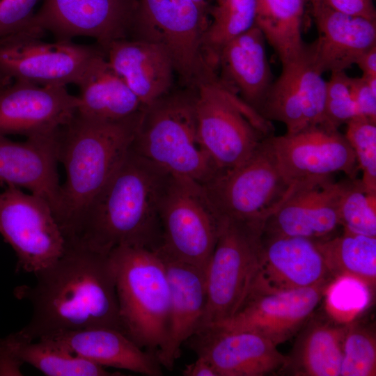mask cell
Wrapping results in <instances>:
<instances>
[{
    "label": "cell",
    "instance_id": "cell-1",
    "mask_svg": "<svg viewBox=\"0 0 376 376\" xmlns=\"http://www.w3.org/2000/svg\"><path fill=\"white\" fill-rule=\"evenodd\" d=\"M34 275V285L17 290L32 306L30 321L16 332L22 338L99 327L123 332L110 253L66 242L63 254Z\"/></svg>",
    "mask_w": 376,
    "mask_h": 376
},
{
    "label": "cell",
    "instance_id": "cell-2",
    "mask_svg": "<svg viewBox=\"0 0 376 376\" xmlns=\"http://www.w3.org/2000/svg\"><path fill=\"white\" fill-rule=\"evenodd\" d=\"M171 175L130 147L67 242L107 254L123 246L159 249V210Z\"/></svg>",
    "mask_w": 376,
    "mask_h": 376
},
{
    "label": "cell",
    "instance_id": "cell-3",
    "mask_svg": "<svg viewBox=\"0 0 376 376\" xmlns=\"http://www.w3.org/2000/svg\"><path fill=\"white\" fill-rule=\"evenodd\" d=\"M142 111L116 121L92 119L76 113L59 130L57 155L65 168L66 180L61 185L56 221L66 241L72 239L88 205L130 150Z\"/></svg>",
    "mask_w": 376,
    "mask_h": 376
},
{
    "label": "cell",
    "instance_id": "cell-4",
    "mask_svg": "<svg viewBox=\"0 0 376 376\" xmlns=\"http://www.w3.org/2000/svg\"><path fill=\"white\" fill-rule=\"evenodd\" d=\"M194 102L188 88L145 107L131 147L169 174L205 185L219 172L199 141Z\"/></svg>",
    "mask_w": 376,
    "mask_h": 376
},
{
    "label": "cell",
    "instance_id": "cell-5",
    "mask_svg": "<svg viewBox=\"0 0 376 376\" xmlns=\"http://www.w3.org/2000/svg\"><path fill=\"white\" fill-rule=\"evenodd\" d=\"M110 256L123 332L157 358L169 329L170 294L163 259L157 250L126 246L113 249Z\"/></svg>",
    "mask_w": 376,
    "mask_h": 376
},
{
    "label": "cell",
    "instance_id": "cell-6",
    "mask_svg": "<svg viewBox=\"0 0 376 376\" xmlns=\"http://www.w3.org/2000/svg\"><path fill=\"white\" fill-rule=\"evenodd\" d=\"M194 88L198 137L219 173L243 164L272 134L269 121L217 77L202 80Z\"/></svg>",
    "mask_w": 376,
    "mask_h": 376
},
{
    "label": "cell",
    "instance_id": "cell-7",
    "mask_svg": "<svg viewBox=\"0 0 376 376\" xmlns=\"http://www.w3.org/2000/svg\"><path fill=\"white\" fill-rule=\"evenodd\" d=\"M210 14L194 0H136L130 36L163 47L188 88L217 75L203 45Z\"/></svg>",
    "mask_w": 376,
    "mask_h": 376
},
{
    "label": "cell",
    "instance_id": "cell-8",
    "mask_svg": "<svg viewBox=\"0 0 376 376\" xmlns=\"http://www.w3.org/2000/svg\"><path fill=\"white\" fill-rule=\"evenodd\" d=\"M263 227V222L219 219L217 240L205 271L206 308L197 331L229 319L244 303L258 271Z\"/></svg>",
    "mask_w": 376,
    "mask_h": 376
},
{
    "label": "cell",
    "instance_id": "cell-9",
    "mask_svg": "<svg viewBox=\"0 0 376 376\" xmlns=\"http://www.w3.org/2000/svg\"><path fill=\"white\" fill-rule=\"evenodd\" d=\"M159 218L165 253L205 271L218 237L219 219L200 183L171 175Z\"/></svg>",
    "mask_w": 376,
    "mask_h": 376
},
{
    "label": "cell",
    "instance_id": "cell-10",
    "mask_svg": "<svg viewBox=\"0 0 376 376\" xmlns=\"http://www.w3.org/2000/svg\"><path fill=\"white\" fill-rule=\"evenodd\" d=\"M27 28L0 38V77L40 86L77 85L91 62L104 51L97 45L42 40Z\"/></svg>",
    "mask_w": 376,
    "mask_h": 376
},
{
    "label": "cell",
    "instance_id": "cell-11",
    "mask_svg": "<svg viewBox=\"0 0 376 376\" xmlns=\"http://www.w3.org/2000/svg\"><path fill=\"white\" fill-rule=\"evenodd\" d=\"M267 137L246 162L203 185L219 219L265 224L285 196L289 186Z\"/></svg>",
    "mask_w": 376,
    "mask_h": 376
},
{
    "label": "cell",
    "instance_id": "cell-12",
    "mask_svg": "<svg viewBox=\"0 0 376 376\" xmlns=\"http://www.w3.org/2000/svg\"><path fill=\"white\" fill-rule=\"evenodd\" d=\"M0 234L15 251L18 267L33 274L54 263L66 246L49 203L11 185L0 193Z\"/></svg>",
    "mask_w": 376,
    "mask_h": 376
},
{
    "label": "cell",
    "instance_id": "cell-13",
    "mask_svg": "<svg viewBox=\"0 0 376 376\" xmlns=\"http://www.w3.org/2000/svg\"><path fill=\"white\" fill-rule=\"evenodd\" d=\"M279 171L288 186L343 172L355 178L354 152L338 128L308 126L294 133L267 137Z\"/></svg>",
    "mask_w": 376,
    "mask_h": 376
},
{
    "label": "cell",
    "instance_id": "cell-14",
    "mask_svg": "<svg viewBox=\"0 0 376 376\" xmlns=\"http://www.w3.org/2000/svg\"><path fill=\"white\" fill-rule=\"evenodd\" d=\"M136 0H44L28 28L53 34L56 40L90 37L103 50L127 38Z\"/></svg>",
    "mask_w": 376,
    "mask_h": 376
},
{
    "label": "cell",
    "instance_id": "cell-15",
    "mask_svg": "<svg viewBox=\"0 0 376 376\" xmlns=\"http://www.w3.org/2000/svg\"><path fill=\"white\" fill-rule=\"evenodd\" d=\"M79 102L65 86L13 81L0 89V135L55 134L73 118Z\"/></svg>",
    "mask_w": 376,
    "mask_h": 376
},
{
    "label": "cell",
    "instance_id": "cell-16",
    "mask_svg": "<svg viewBox=\"0 0 376 376\" xmlns=\"http://www.w3.org/2000/svg\"><path fill=\"white\" fill-rule=\"evenodd\" d=\"M329 283L282 292H251L231 318L210 327L253 332L277 346L301 330Z\"/></svg>",
    "mask_w": 376,
    "mask_h": 376
},
{
    "label": "cell",
    "instance_id": "cell-17",
    "mask_svg": "<svg viewBox=\"0 0 376 376\" xmlns=\"http://www.w3.org/2000/svg\"><path fill=\"white\" fill-rule=\"evenodd\" d=\"M347 180L334 182L329 176L290 185L281 204L266 219L263 234L315 241L331 237L340 226L338 206Z\"/></svg>",
    "mask_w": 376,
    "mask_h": 376
},
{
    "label": "cell",
    "instance_id": "cell-18",
    "mask_svg": "<svg viewBox=\"0 0 376 376\" xmlns=\"http://www.w3.org/2000/svg\"><path fill=\"white\" fill-rule=\"evenodd\" d=\"M332 279L316 241L263 234L258 271L249 294L313 287Z\"/></svg>",
    "mask_w": 376,
    "mask_h": 376
},
{
    "label": "cell",
    "instance_id": "cell-19",
    "mask_svg": "<svg viewBox=\"0 0 376 376\" xmlns=\"http://www.w3.org/2000/svg\"><path fill=\"white\" fill-rule=\"evenodd\" d=\"M310 3L318 36L304 56L321 74L345 72L376 45V20L336 11L322 0Z\"/></svg>",
    "mask_w": 376,
    "mask_h": 376
},
{
    "label": "cell",
    "instance_id": "cell-20",
    "mask_svg": "<svg viewBox=\"0 0 376 376\" xmlns=\"http://www.w3.org/2000/svg\"><path fill=\"white\" fill-rule=\"evenodd\" d=\"M189 339L218 376H263L281 370L286 357L269 340L250 331L207 327Z\"/></svg>",
    "mask_w": 376,
    "mask_h": 376
},
{
    "label": "cell",
    "instance_id": "cell-21",
    "mask_svg": "<svg viewBox=\"0 0 376 376\" xmlns=\"http://www.w3.org/2000/svg\"><path fill=\"white\" fill-rule=\"evenodd\" d=\"M164 263L169 285V329L157 354L162 367L173 368L182 345L198 331L207 304L205 270L157 250Z\"/></svg>",
    "mask_w": 376,
    "mask_h": 376
},
{
    "label": "cell",
    "instance_id": "cell-22",
    "mask_svg": "<svg viewBox=\"0 0 376 376\" xmlns=\"http://www.w3.org/2000/svg\"><path fill=\"white\" fill-rule=\"evenodd\" d=\"M59 132V131H58ZM29 137L16 142L0 135V181L24 187L50 205L54 217L61 206L57 171V135Z\"/></svg>",
    "mask_w": 376,
    "mask_h": 376
},
{
    "label": "cell",
    "instance_id": "cell-23",
    "mask_svg": "<svg viewBox=\"0 0 376 376\" xmlns=\"http://www.w3.org/2000/svg\"><path fill=\"white\" fill-rule=\"evenodd\" d=\"M265 42L255 24L225 45L216 61L219 81L257 112L273 82Z\"/></svg>",
    "mask_w": 376,
    "mask_h": 376
},
{
    "label": "cell",
    "instance_id": "cell-24",
    "mask_svg": "<svg viewBox=\"0 0 376 376\" xmlns=\"http://www.w3.org/2000/svg\"><path fill=\"white\" fill-rule=\"evenodd\" d=\"M104 51L144 107L171 91L175 72L171 58L160 45L125 38L111 42Z\"/></svg>",
    "mask_w": 376,
    "mask_h": 376
},
{
    "label": "cell",
    "instance_id": "cell-25",
    "mask_svg": "<svg viewBox=\"0 0 376 376\" xmlns=\"http://www.w3.org/2000/svg\"><path fill=\"white\" fill-rule=\"evenodd\" d=\"M40 339L103 367L147 376L162 375L157 357L138 346L118 329L91 328L61 332Z\"/></svg>",
    "mask_w": 376,
    "mask_h": 376
},
{
    "label": "cell",
    "instance_id": "cell-26",
    "mask_svg": "<svg viewBox=\"0 0 376 376\" xmlns=\"http://www.w3.org/2000/svg\"><path fill=\"white\" fill-rule=\"evenodd\" d=\"M77 113L103 121H116L140 113L144 107L108 61L105 52L90 64L77 84Z\"/></svg>",
    "mask_w": 376,
    "mask_h": 376
},
{
    "label": "cell",
    "instance_id": "cell-27",
    "mask_svg": "<svg viewBox=\"0 0 376 376\" xmlns=\"http://www.w3.org/2000/svg\"><path fill=\"white\" fill-rule=\"evenodd\" d=\"M348 324L312 316L299 331L281 371L296 376H338Z\"/></svg>",
    "mask_w": 376,
    "mask_h": 376
},
{
    "label": "cell",
    "instance_id": "cell-28",
    "mask_svg": "<svg viewBox=\"0 0 376 376\" xmlns=\"http://www.w3.org/2000/svg\"><path fill=\"white\" fill-rule=\"evenodd\" d=\"M305 4L304 0H256L255 24L282 66L297 61L305 52L301 34Z\"/></svg>",
    "mask_w": 376,
    "mask_h": 376
},
{
    "label": "cell",
    "instance_id": "cell-29",
    "mask_svg": "<svg viewBox=\"0 0 376 376\" xmlns=\"http://www.w3.org/2000/svg\"><path fill=\"white\" fill-rule=\"evenodd\" d=\"M316 243L334 279L354 277L375 292L376 237L343 233Z\"/></svg>",
    "mask_w": 376,
    "mask_h": 376
},
{
    "label": "cell",
    "instance_id": "cell-30",
    "mask_svg": "<svg viewBox=\"0 0 376 376\" xmlns=\"http://www.w3.org/2000/svg\"><path fill=\"white\" fill-rule=\"evenodd\" d=\"M9 350L24 363H26L47 376L120 375L102 366L73 354L44 340H28L17 333L3 338Z\"/></svg>",
    "mask_w": 376,
    "mask_h": 376
},
{
    "label": "cell",
    "instance_id": "cell-31",
    "mask_svg": "<svg viewBox=\"0 0 376 376\" xmlns=\"http://www.w3.org/2000/svg\"><path fill=\"white\" fill-rule=\"evenodd\" d=\"M212 19L205 32L203 45L211 65L228 42L249 30L256 23V0H224L210 8Z\"/></svg>",
    "mask_w": 376,
    "mask_h": 376
},
{
    "label": "cell",
    "instance_id": "cell-32",
    "mask_svg": "<svg viewBox=\"0 0 376 376\" xmlns=\"http://www.w3.org/2000/svg\"><path fill=\"white\" fill-rule=\"evenodd\" d=\"M258 112L268 121L283 123L287 133L308 127L297 89L295 61L282 66L281 75L273 81Z\"/></svg>",
    "mask_w": 376,
    "mask_h": 376
},
{
    "label": "cell",
    "instance_id": "cell-33",
    "mask_svg": "<svg viewBox=\"0 0 376 376\" xmlns=\"http://www.w3.org/2000/svg\"><path fill=\"white\" fill-rule=\"evenodd\" d=\"M338 217L344 233L376 237V194L366 191L361 180L350 178L340 197Z\"/></svg>",
    "mask_w": 376,
    "mask_h": 376
},
{
    "label": "cell",
    "instance_id": "cell-34",
    "mask_svg": "<svg viewBox=\"0 0 376 376\" xmlns=\"http://www.w3.org/2000/svg\"><path fill=\"white\" fill-rule=\"evenodd\" d=\"M373 294L365 283L354 277L334 278L323 296L327 315L339 323L349 324L367 309Z\"/></svg>",
    "mask_w": 376,
    "mask_h": 376
},
{
    "label": "cell",
    "instance_id": "cell-35",
    "mask_svg": "<svg viewBox=\"0 0 376 376\" xmlns=\"http://www.w3.org/2000/svg\"><path fill=\"white\" fill-rule=\"evenodd\" d=\"M376 375L375 330L356 320L349 323L343 345L340 376Z\"/></svg>",
    "mask_w": 376,
    "mask_h": 376
},
{
    "label": "cell",
    "instance_id": "cell-36",
    "mask_svg": "<svg viewBox=\"0 0 376 376\" xmlns=\"http://www.w3.org/2000/svg\"><path fill=\"white\" fill-rule=\"evenodd\" d=\"M346 125L344 136L354 152L359 169L362 171L361 182L366 191L376 194V121L357 116Z\"/></svg>",
    "mask_w": 376,
    "mask_h": 376
},
{
    "label": "cell",
    "instance_id": "cell-37",
    "mask_svg": "<svg viewBox=\"0 0 376 376\" xmlns=\"http://www.w3.org/2000/svg\"><path fill=\"white\" fill-rule=\"evenodd\" d=\"M295 63L297 89L308 127L327 124L325 116L327 81L304 55Z\"/></svg>",
    "mask_w": 376,
    "mask_h": 376
},
{
    "label": "cell",
    "instance_id": "cell-38",
    "mask_svg": "<svg viewBox=\"0 0 376 376\" xmlns=\"http://www.w3.org/2000/svg\"><path fill=\"white\" fill-rule=\"evenodd\" d=\"M350 78L344 71L336 72L331 73L329 80L327 81L326 120L336 128L358 116L350 91Z\"/></svg>",
    "mask_w": 376,
    "mask_h": 376
},
{
    "label": "cell",
    "instance_id": "cell-39",
    "mask_svg": "<svg viewBox=\"0 0 376 376\" xmlns=\"http://www.w3.org/2000/svg\"><path fill=\"white\" fill-rule=\"evenodd\" d=\"M38 0H0V38L27 29Z\"/></svg>",
    "mask_w": 376,
    "mask_h": 376
},
{
    "label": "cell",
    "instance_id": "cell-40",
    "mask_svg": "<svg viewBox=\"0 0 376 376\" xmlns=\"http://www.w3.org/2000/svg\"><path fill=\"white\" fill-rule=\"evenodd\" d=\"M350 86L358 116L376 121V92L370 88L363 76L350 77Z\"/></svg>",
    "mask_w": 376,
    "mask_h": 376
},
{
    "label": "cell",
    "instance_id": "cell-41",
    "mask_svg": "<svg viewBox=\"0 0 376 376\" xmlns=\"http://www.w3.org/2000/svg\"><path fill=\"white\" fill-rule=\"evenodd\" d=\"M331 9L349 15L376 20L373 0H322Z\"/></svg>",
    "mask_w": 376,
    "mask_h": 376
},
{
    "label": "cell",
    "instance_id": "cell-42",
    "mask_svg": "<svg viewBox=\"0 0 376 376\" xmlns=\"http://www.w3.org/2000/svg\"><path fill=\"white\" fill-rule=\"evenodd\" d=\"M24 363L19 359L0 338V375H22Z\"/></svg>",
    "mask_w": 376,
    "mask_h": 376
},
{
    "label": "cell",
    "instance_id": "cell-43",
    "mask_svg": "<svg viewBox=\"0 0 376 376\" xmlns=\"http://www.w3.org/2000/svg\"><path fill=\"white\" fill-rule=\"evenodd\" d=\"M185 376H218L212 364L202 356H198L196 360L187 365L182 371Z\"/></svg>",
    "mask_w": 376,
    "mask_h": 376
},
{
    "label": "cell",
    "instance_id": "cell-44",
    "mask_svg": "<svg viewBox=\"0 0 376 376\" xmlns=\"http://www.w3.org/2000/svg\"><path fill=\"white\" fill-rule=\"evenodd\" d=\"M363 76L376 77V45L363 53L356 62Z\"/></svg>",
    "mask_w": 376,
    "mask_h": 376
},
{
    "label": "cell",
    "instance_id": "cell-45",
    "mask_svg": "<svg viewBox=\"0 0 376 376\" xmlns=\"http://www.w3.org/2000/svg\"><path fill=\"white\" fill-rule=\"evenodd\" d=\"M203 10L210 14L211 6L206 0H194Z\"/></svg>",
    "mask_w": 376,
    "mask_h": 376
},
{
    "label": "cell",
    "instance_id": "cell-46",
    "mask_svg": "<svg viewBox=\"0 0 376 376\" xmlns=\"http://www.w3.org/2000/svg\"><path fill=\"white\" fill-rule=\"evenodd\" d=\"M13 81L5 79L0 77V89L10 84Z\"/></svg>",
    "mask_w": 376,
    "mask_h": 376
},
{
    "label": "cell",
    "instance_id": "cell-47",
    "mask_svg": "<svg viewBox=\"0 0 376 376\" xmlns=\"http://www.w3.org/2000/svg\"><path fill=\"white\" fill-rule=\"evenodd\" d=\"M306 3H310L312 0H304Z\"/></svg>",
    "mask_w": 376,
    "mask_h": 376
},
{
    "label": "cell",
    "instance_id": "cell-48",
    "mask_svg": "<svg viewBox=\"0 0 376 376\" xmlns=\"http://www.w3.org/2000/svg\"><path fill=\"white\" fill-rule=\"evenodd\" d=\"M216 1H217V3H219L222 2L224 0H216Z\"/></svg>",
    "mask_w": 376,
    "mask_h": 376
}]
</instances>
